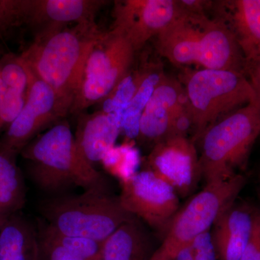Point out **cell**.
<instances>
[{
    "mask_svg": "<svg viewBox=\"0 0 260 260\" xmlns=\"http://www.w3.org/2000/svg\"><path fill=\"white\" fill-rule=\"evenodd\" d=\"M245 74L255 94V102L260 115V56L246 61Z\"/></svg>",
    "mask_w": 260,
    "mask_h": 260,
    "instance_id": "obj_27",
    "label": "cell"
},
{
    "mask_svg": "<svg viewBox=\"0 0 260 260\" xmlns=\"http://www.w3.org/2000/svg\"><path fill=\"white\" fill-rule=\"evenodd\" d=\"M108 2L103 0H9L15 25L25 23L38 29L37 36L68 25L95 23Z\"/></svg>",
    "mask_w": 260,
    "mask_h": 260,
    "instance_id": "obj_12",
    "label": "cell"
},
{
    "mask_svg": "<svg viewBox=\"0 0 260 260\" xmlns=\"http://www.w3.org/2000/svg\"><path fill=\"white\" fill-rule=\"evenodd\" d=\"M146 169L174 188L179 198L192 194L202 179L199 153L188 137L167 138L156 143L148 157Z\"/></svg>",
    "mask_w": 260,
    "mask_h": 260,
    "instance_id": "obj_13",
    "label": "cell"
},
{
    "mask_svg": "<svg viewBox=\"0 0 260 260\" xmlns=\"http://www.w3.org/2000/svg\"><path fill=\"white\" fill-rule=\"evenodd\" d=\"M260 135V115L255 101L219 119L198 141L202 179L225 180L246 169L253 145Z\"/></svg>",
    "mask_w": 260,
    "mask_h": 260,
    "instance_id": "obj_4",
    "label": "cell"
},
{
    "mask_svg": "<svg viewBox=\"0 0 260 260\" xmlns=\"http://www.w3.org/2000/svg\"><path fill=\"white\" fill-rule=\"evenodd\" d=\"M222 20L235 36L246 61L260 56V0H235L223 3Z\"/></svg>",
    "mask_w": 260,
    "mask_h": 260,
    "instance_id": "obj_18",
    "label": "cell"
},
{
    "mask_svg": "<svg viewBox=\"0 0 260 260\" xmlns=\"http://www.w3.org/2000/svg\"><path fill=\"white\" fill-rule=\"evenodd\" d=\"M155 47L160 56L177 66L195 64L202 69L234 70L245 74V57L222 19L182 9L156 37Z\"/></svg>",
    "mask_w": 260,
    "mask_h": 260,
    "instance_id": "obj_1",
    "label": "cell"
},
{
    "mask_svg": "<svg viewBox=\"0 0 260 260\" xmlns=\"http://www.w3.org/2000/svg\"><path fill=\"white\" fill-rule=\"evenodd\" d=\"M25 201V184L16 161L0 154V216L18 213Z\"/></svg>",
    "mask_w": 260,
    "mask_h": 260,
    "instance_id": "obj_21",
    "label": "cell"
},
{
    "mask_svg": "<svg viewBox=\"0 0 260 260\" xmlns=\"http://www.w3.org/2000/svg\"><path fill=\"white\" fill-rule=\"evenodd\" d=\"M257 212L236 200L219 217L211 232L217 260H240L252 236Z\"/></svg>",
    "mask_w": 260,
    "mask_h": 260,
    "instance_id": "obj_15",
    "label": "cell"
},
{
    "mask_svg": "<svg viewBox=\"0 0 260 260\" xmlns=\"http://www.w3.org/2000/svg\"><path fill=\"white\" fill-rule=\"evenodd\" d=\"M183 88L190 110L196 143L219 119L255 101L250 82L244 73L229 70H187Z\"/></svg>",
    "mask_w": 260,
    "mask_h": 260,
    "instance_id": "obj_6",
    "label": "cell"
},
{
    "mask_svg": "<svg viewBox=\"0 0 260 260\" xmlns=\"http://www.w3.org/2000/svg\"><path fill=\"white\" fill-rule=\"evenodd\" d=\"M121 133L115 114L99 111L80 116L75 143L85 158L92 165L102 162L106 154L115 146Z\"/></svg>",
    "mask_w": 260,
    "mask_h": 260,
    "instance_id": "obj_16",
    "label": "cell"
},
{
    "mask_svg": "<svg viewBox=\"0 0 260 260\" xmlns=\"http://www.w3.org/2000/svg\"><path fill=\"white\" fill-rule=\"evenodd\" d=\"M40 212L56 232L101 243L134 217L123 208L119 196L109 194L106 186L80 194L51 196L41 203Z\"/></svg>",
    "mask_w": 260,
    "mask_h": 260,
    "instance_id": "obj_5",
    "label": "cell"
},
{
    "mask_svg": "<svg viewBox=\"0 0 260 260\" xmlns=\"http://www.w3.org/2000/svg\"><path fill=\"white\" fill-rule=\"evenodd\" d=\"M244 173L225 180L206 183L178 210L151 260H174L183 246L213 227L237 200L245 186Z\"/></svg>",
    "mask_w": 260,
    "mask_h": 260,
    "instance_id": "obj_7",
    "label": "cell"
},
{
    "mask_svg": "<svg viewBox=\"0 0 260 260\" xmlns=\"http://www.w3.org/2000/svg\"><path fill=\"white\" fill-rule=\"evenodd\" d=\"M39 236L18 213L10 215L0 232V260H39Z\"/></svg>",
    "mask_w": 260,
    "mask_h": 260,
    "instance_id": "obj_19",
    "label": "cell"
},
{
    "mask_svg": "<svg viewBox=\"0 0 260 260\" xmlns=\"http://www.w3.org/2000/svg\"><path fill=\"white\" fill-rule=\"evenodd\" d=\"M152 72L146 70L130 72L116 85L112 93L102 101V112L107 114H119L131 102L142 84Z\"/></svg>",
    "mask_w": 260,
    "mask_h": 260,
    "instance_id": "obj_25",
    "label": "cell"
},
{
    "mask_svg": "<svg viewBox=\"0 0 260 260\" xmlns=\"http://www.w3.org/2000/svg\"><path fill=\"white\" fill-rule=\"evenodd\" d=\"M101 30L95 23L65 27L37 36L20 55L37 78L53 89L66 114L81 84L85 63Z\"/></svg>",
    "mask_w": 260,
    "mask_h": 260,
    "instance_id": "obj_2",
    "label": "cell"
},
{
    "mask_svg": "<svg viewBox=\"0 0 260 260\" xmlns=\"http://www.w3.org/2000/svg\"><path fill=\"white\" fill-rule=\"evenodd\" d=\"M30 177L45 192L62 194L74 186L84 190L106 186L100 172L80 151L66 120L57 121L22 150Z\"/></svg>",
    "mask_w": 260,
    "mask_h": 260,
    "instance_id": "obj_3",
    "label": "cell"
},
{
    "mask_svg": "<svg viewBox=\"0 0 260 260\" xmlns=\"http://www.w3.org/2000/svg\"><path fill=\"white\" fill-rule=\"evenodd\" d=\"M7 218L5 217L0 216V232H1L2 229H3V225L6 221Z\"/></svg>",
    "mask_w": 260,
    "mask_h": 260,
    "instance_id": "obj_30",
    "label": "cell"
},
{
    "mask_svg": "<svg viewBox=\"0 0 260 260\" xmlns=\"http://www.w3.org/2000/svg\"><path fill=\"white\" fill-rule=\"evenodd\" d=\"M121 184L119 198L123 208L162 239L180 208L179 196L174 188L148 169L138 172Z\"/></svg>",
    "mask_w": 260,
    "mask_h": 260,
    "instance_id": "obj_10",
    "label": "cell"
},
{
    "mask_svg": "<svg viewBox=\"0 0 260 260\" xmlns=\"http://www.w3.org/2000/svg\"><path fill=\"white\" fill-rule=\"evenodd\" d=\"M156 249L150 233L134 216L102 242L100 260H151Z\"/></svg>",
    "mask_w": 260,
    "mask_h": 260,
    "instance_id": "obj_17",
    "label": "cell"
},
{
    "mask_svg": "<svg viewBox=\"0 0 260 260\" xmlns=\"http://www.w3.org/2000/svg\"><path fill=\"white\" fill-rule=\"evenodd\" d=\"M176 0L116 1L112 30L125 38L135 51L157 37L181 15Z\"/></svg>",
    "mask_w": 260,
    "mask_h": 260,
    "instance_id": "obj_11",
    "label": "cell"
},
{
    "mask_svg": "<svg viewBox=\"0 0 260 260\" xmlns=\"http://www.w3.org/2000/svg\"><path fill=\"white\" fill-rule=\"evenodd\" d=\"M185 99L183 85L162 73L142 113L138 139L154 146L170 138L174 116Z\"/></svg>",
    "mask_w": 260,
    "mask_h": 260,
    "instance_id": "obj_14",
    "label": "cell"
},
{
    "mask_svg": "<svg viewBox=\"0 0 260 260\" xmlns=\"http://www.w3.org/2000/svg\"><path fill=\"white\" fill-rule=\"evenodd\" d=\"M256 260H260V254L259 256H258L257 259H256Z\"/></svg>",
    "mask_w": 260,
    "mask_h": 260,
    "instance_id": "obj_33",
    "label": "cell"
},
{
    "mask_svg": "<svg viewBox=\"0 0 260 260\" xmlns=\"http://www.w3.org/2000/svg\"><path fill=\"white\" fill-rule=\"evenodd\" d=\"M72 260H83L81 258H80L79 256H75L74 258H73Z\"/></svg>",
    "mask_w": 260,
    "mask_h": 260,
    "instance_id": "obj_31",
    "label": "cell"
},
{
    "mask_svg": "<svg viewBox=\"0 0 260 260\" xmlns=\"http://www.w3.org/2000/svg\"><path fill=\"white\" fill-rule=\"evenodd\" d=\"M41 242L62 246L83 260H100L102 243L88 238L68 236L47 225L39 234Z\"/></svg>",
    "mask_w": 260,
    "mask_h": 260,
    "instance_id": "obj_24",
    "label": "cell"
},
{
    "mask_svg": "<svg viewBox=\"0 0 260 260\" xmlns=\"http://www.w3.org/2000/svg\"><path fill=\"white\" fill-rule=\"evenodd\" d=\"M29 71L30 83L21 111L0 138V154L15 160L34 137L67 115L53 89Z\"/></svg>",
    "mask_w": 260,
    "mask_h": 260,
    "instance_id": "obj_9",
    "label": "cell"
},
{
    "mask_svg": "<svg viewBox=\"0 0 260 260\" xmlns=\"http://www.w3.org/2000/svg\"><path fill=\"white\" fill-rule=\"evenodd\" d=\"M162 74L161 73H150L125 109L119 114H115L120 125L121 133L128 140L138 138L142 113Z\"/></svg>",
    "mask_w": 260,
    "mask_h": 260,
    "instance_id": "obj_22",
    "label": "cell"
},
{
    "mask_svg": "<svg viewBox=\"0 0 260 260\" xmlns=\"http://www.w3.org/2000/svg\"><path fill=\"white\" fill-rule=\"evenodd\" d=\"M259 195H260V174H259Z\"/></svg>",
    "mask_w": 260,
    "mask_h": 260,
    "instance_id": "obj_32",
    "label": "cell"
},
{
    "mask_svg": "<svg viewBox=\"0 0 260 260\" xmlns=\"http://www.w3.org/2000/svg\"><path fill=\"white\" fill-rule=\"evenodd\" d=\"M29 80L21 68L13 64L0 67V134L5 133L21 111Z\"/></svg>",
    "mask_w": 260,
    "mask_h": 260,
    "instance_id": "obj_20",
    "label": "cell"
},
{
    "mask_svg": "<svg viewBox=\"0 0 260 260\" xmlns=\"http://www.w3.org/2000/svg\"><path fill=\"white\" fill-rule=\"evenodd\" d=\"M135 52L125 38L112 29L101 32L87 59L70 112L78 114L104 101L131 70Z\"/></svg>",
    "mask_w": 260,
    "mask_h": 260,
    "instance_id": "obj_8",
    "label": "cell"
},
{
    "mask_svg": "<svg viewBox=\"0 0 260 260\" xmlns=\"http://www.w3.org/2000/svg\"><path fill=\"white\" fill-rule=\"evenodd\" d=\"M174 260H217L211 232L200 234L183 246Z\"/></svg>",
    "mask_w": 260,
    "mask_h": 260,
    "instance_id": "obj_26",
    "label": "cell"
},
{
    "mask_svg": "<svg viewBox=\"0 0 260 260\" xmlns=\"http://www.w3.org/2000/svg\"><path fill=\"white\" fill-rule=\"evenodd\" d=\"M101 162L122 184L138 172L139 152L133 143L126 142L109 150Z\"/></svg>",
    "mask_w": 260,
    "mask_h": 260,
    "instance_id": "obj_23",
    "label": "cell"
},
{
    "mask_svg": "<svg viewBox=\"0 0 260 260\" xmlns=\"http://www.w3.org/2000/svg\"><path fill=\"white\" fill-rule=\"evenodd\" d=\"M14 26L10 15L8 0H0V32Z\"/></svg>",
    "mask_w": 260,
    "mask_h": 260,
    "instance_id": "obj_29",
    "label": "cell"
},
{
    "mask_svg": "<svg viewBox=\"0 0 260 260\" xmlns=\"http://www.w3.org/2000/svg\"><path fill=\"white\" fill-rule=\"evenodd\" d=\"M260 254V211L256 214L255 225L249 244L240 260H256Z\"/></svg>",
    "mask_w": 260,
    "mask_h": 260,
    "instance_id": "obj_28",
    "label": "cell"
}]
</instances>
